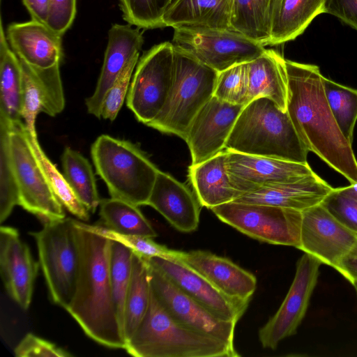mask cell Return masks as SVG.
Listing matches in <instances>:
<instances>
[{
	"label": "cell",
	"mask_w": 357,
	"mask_h": 357,
	"mask_svg": "<svg viewBox=\"0 0 357 357\" xmlns=\"http://www.w3.org/2000/svg\"><path fill=\"white\" fill-rule=\"evenodd\" d=\"M75 226L79 269L74 296L66 310L91 339L109 348L125 349L110 281L111 240L84 229L77 220Z\"/></svg>",
	"instance_id": "cell-2"
},
{
	"label": "cell",
	"mask_w": 357,
	"mask_h": 357,
	"mask_svg": "<svg viewBox=\"0 0 357 357\" xmlns=\"http://www.w3.org/2000/svg\"><path fill=\"white\" fill-rule=\"evenodd\" d=\"M179 259L229 297L250 301L255 291L256 277L227 258L197 250L182 251Z\"/></svg>",
	"instance_id": "cell-22"
},
{
	"label": "cell",
	"mask_w": 357,
	"mask_h": 357,
	"mask_svg": "<svg viewBox=\"0 0 357 357\" xmlns=\"http://www.w3.org/2000/svg\"><path fill=\"white\" fill-rule=\"evenodd\" d=\"M174 45L164 42L138 60L126 97V105L138 121L148 125L162 111L174 79Z\"/></svg>",
	"instance_id": "cell-10"
},
{
	"label": "cell",
	"mask_w": 357,
	"mask_h": 357,
	"mask_svg": "<svg viewBox=\"0 0 357 357\" xmlns=\"http://www.w3.org/2000/svg\"><path fill=\"white\" fill-rule=\"evenodd\" d=\"M326 97L333 115L346 139L352 144L357 121V89L324 77Z\"/></svg>",
	"instance_id": "cell-34"
},
{
	"label": "cell",
	"mask_w": 357,
	"mask_h": 357,
	"mask_svg": "<svg viewBox=\"0 0 357 357\" xmlns=\"http://www.w3.org/2000/svg\"><path fill=\"white\" fill-rule=\"evenodd\" d=\"M29 138L33 151L48 183L62 206L81 221L89 220L90 212L77 197L64 175L60 173L55 165L43 151L38 137H33L29 134Z\"/></svg>",
	"instance_id": "cell-35"
},
{
	"label": "cell",
	"mask_w": 357,
	"mask_h": 357,
	"mask_svg": "<svg viewBox=\"0 0 357 357\" xmlns=\"http://www.w3.org/2000/svg\"><path fill=\"white\" fill-rule=\"evenodd\" d=\"M352 285L354 287L357 295V282L353 283Z\"/></svg>",
	"instance_id": "cell-49"
},
{
	"label": "cell",
	"mask_w": 357,
	"mask_h": 357,
	"mask_svg": "<svg viewBox=\"0 0 357 357\" xmlns=\"http://www.w3.org/2000/svg\"><path fill=\"white\" fill-rule=\"evenodd\" d=\"M336 270L351 284L357 282V243L342 259Z\"/></svg>",
	"instance_id": "cell-46"
},
{
	"label": "cell",
	"mask_w": 357,
	"mask_h": 357,
	"mask_svg": "<svg viewBox=\"0 0 357 357\" xmlns=\"http://www.w3.org/2000/svg\"><path fill=\"white\" fill-rule=\"evenodd\" d=\"M349 190L356 197H357V183L356 184H350V185L347 186Z\"/></svg>",
	"instance_id": "cell-48"
},
{
	"label": "cell",
	"mask_w": 357,
	"mask_h": 357,
	"mask_svg": "<svg viewBox=\"0 0 357 357\" xmlns=\"http://www.w3.org/2000/svg\"><path fill=\"white\" fill-rule=\"evenodd\" d=\"M271 1L231 0V30L263 46L269 45L271 38Z\"/></svg>",
	"instance_id": "cell-31"
},
{
	"label": "cell",
	"mask_w": 357,
	"mask_h": 357,
	"mask_svg": "<svg viewBox=\"0 0 357 357\" xmlns=\"http://www.w3.org/2000/svg\"><path fill=\"white\" fill-rule=\"evenodd\" d=\"M225 149L188 168V177L202 206L212 208L234 202L241 194L231 185L225 167Z\"/></svg>",
	"instance_id": "cell-26"
},
{
	"label": "cell",
	"mask_w": 357,
	"mask_h": 357,
	"mask_svg": "<svg viewBox=\"0 0 357 357\" xmlns=\"http://www.w3.org/2000/svg\"><path fill=\"white\" fill-rule=\"evenodd\" d=\"M321 264L305 252L299 258L286 297L275 314L259 330L263 348L275 349L282 340L296 333L307 310Z\"/></svg>",
	"instance_id": "cell-12"
},
{
	"label": "cell",
	"mask_w": 357,
	"mask_h": 357,
	"mask_svg": "<svg viewBox=\"0 0 357 357\" xmlns=\"http://www.w3.org/2000/svg\"><path fill=\"white\" fill-rule=\"evenodd\" d=\"M20 61L22 72V119L29 134L37 137L35 125L38 113L55 116L65 107L59 64L42 69Z\"/></svg>",
	"instance_id": "cell-19"
},
{
	"label": "cell",
	"mask_w": 357,
	"mask_h": 357,
	"mask_svg": "<svg viewBox=\"0 0 357 357\" xmlns=\"http://www.w3.org/2000/svg\"><path fill=\"white\" fill-rule=\"evenodd\" d=\"M9 144L18 205L43 222L65 218L63 206L48 183L22 121L10 125Z\"/></svg>",
	"instance_id": "cell-8"
},
{
	"label": "cell",
	"mask_w": 357,
	"mask_h": 357,
	"mask_svg": "<svg viewBox=\"0 0 357 357\" xmlns=\"http://www.w3.org/2000/svg\"><path fill=\"white\" fill-rule=\"evenodd\" d=\"M231 0H174L167 10L164 26L231 29Z\"/></svg>",
	"instance_id": "cell-27"
},
{
	"label": "cell",
	"mask_w": 357,
	"mask_h": 357,
	"mask_svg": "<svg viewBox=\"0 0 357 357\" xmlns=\"http://www.w3.org/2000/svg\"><path fill=\"white\" fill-rule=\"evenodd\" d=\"M321 204L339 222L357 235V197L347 186L333 188Z\"/></svg>",
	"instance_id": "cell-41"
},
{
	"label": "cell",
	"mask_w": 357,
	"mask_h": 357,
	"mask_svg": "<svg viewBox=\"0 0 357 357\" xmlns=\"http://www.w3.org/2000/svg\"><path fill=\"white\" fill-rule=\"evenodd\" d=\"M125 350L135 357H236L229 344L193 331L174 319L152 289L149 309Z\"/></svg>",
	"instance_id": "cell-4"
},
{
	"label": "cell",
	"mask_w": 357,
	"mask_h": 357,
	"mask_svg": "<svg viewBox=\"0 0 357 357\" xmlns=\"http://www.w3.org/2000/svg\"><path fill=\"white\" fill-rule=\"evenodd\" d=\"M76 14V0H50L47 26L60 36L71 26Z\"/></svg>",
	"instance_id": "cell-44"
},
{
	"label": "cell",
	"mask_w": 357,
	"mask_h": 357,
	"mask_svg": "<svg viewBox=\"0 0 357 357\" xmlns=\"http://www.w3.org/2000/svg\"><path fill=\"white\" fill-rule=\"evenodd\" d=\"M326 0H271L269 45L293 40L319 15L326 13Z\"/></svg>",
	"instance_id": "cell-28"
},
{
	"label": "cell",
	"mask_w": 357,
	"mask_h": 357,
	"mask_svg": "<svg viewBox=\"0 0 357 357\" xmlns=\"http://www.w3.org/2000/svg\"><path fill=\"white\" fill-rule=\"evenodd\" d=\"M146 259L184 293L223 319L237 323L248 306L249 301L228 296L179 259Z\"/></svg>",
	"instance_id": "cell-17"
},
{
	"label": "cell",
	"mask_w": 357,
	"mask_h": 357,
	"mask_svg": "<svg viewBox=\"0 0 357 357\" xmlns=\"http://www.w3.org/2000/svg\"><path fill=\"white\" fill-rule=\"evenodd\" d=\"M357 243V235L321 204L302 211L299 250L335 270Z\"/></svg>",
	"instance_id": "cell-15"
},
{
	"label": "cell",
	"mask_w": 357,
	"mask_h": 357,
	"mask_svg": "<svg viewBox=\"0 0 357 357\" xmlns=\"http://www.w3.org/2000/svg\"><path fill=\"white\" fill-rule=\"evenodd\" d=\"M218 74L174 45L172 89L162 111L147 126L185 139L195 116L213 96Z\"/></svg>",
	"instance_id": "cell-6"
},
{
	"label": "cell",
	"mask_w": 357,
	"mask_h": 357,
	"mask_svg": "<svg viewBox=\"0 0 357 357\" xmlns=\"http://www.w3.org/2000/svg\"><path fill=\"white\" fill-rule=\"evenodd\" d=\"M63 175L81 202L93 213L99 206L96 178L88 160L79 152L65 148L61 155Z\"/></svg>",
	"instance_id": "cell-33"
},
{
	"label": "cell",
	"mask_w": 357,
	"mask_h": 357,
	"mask_svg": "<svg viewBox=\"0 0 357 357\" xmlns=\"http://www.w3.org/2000/svg\"><path fill=\"white\" fill-rule=\"evenodd\" d=\"M6 33L13 51L29 66L46 69L60 64L62 36L46 24L33 20L13 23Z\"/></svg>",
	"instance_id": "cell-23"
},
{
	"label": "cell",
	"mask_w": 357,
	"mask_h": 357,
	"mask_svg": "<svg viewBox=\"0 0 357 357\" xmlns=\"http://www.w3.org/2000/svg\"><path fill=\"white\" fill-rule=\"evenodd\" d=\"M248 103L266 97L287 111L288 77L285 59L278 52L266 49L261 56L248 63Z\"/></svg>",
	"instance_id": "cell-25"
},
{
	"label": "cell",
	"mask_w": 357,
	"mask_h": 357,
	"mask_svg": "<svg viewBox=\"0 0 357 357\" xmlns=\"http://www.w3.org/2000/svg\"><path fill=\"white\" fill-rule=\"evenodd\" d=\"M143 43L140 28H132L129 24L112 26L108 32V43L96 89L86 100L90 114L100 118L102 104L107 91L129 62L139 56Z\"/></svg>",
	"instance_id": "cell-20"
},
{
	"label": "cell",
	"mask_w": 357,
	"mask_h": 357,
	"mask_svg": "<svg viewBox=\"0 0 357 357\" xmlns=\"http://www.w3.org/2000/svg\"><path fill=\"white\" fill-rule=\"evenodd\" d=\"M173 44L218 73L261 56L264 46L231 29H174Z\"/></svg>",
	"instance_id": "cell-11"
},
{
	"label": "cell",
	"mask_w": 357,
	"mask_h": 357,
	"mask_svg": "<svg viewBox=\"0 0 357 357\" xmlns=\"http://www.w3.org/2000/svg\"><path fill=\"white\" fill-rule=\"evenodd\" d=\"M8 123L0 119V222L2 224L18 205V190L9 144Z\"/></svg>",
	"instance_id": "cell-37"
},
{
	"label": "cell",
	"mask_w": 357,
	"mask_h": 357,
	"mask_svg": "<svg viewBox=\"0 0 357 357\" xmlns=\"http://www.w3.org/2000/svg\"><path fill=\"white\" fill-rule=\"evenodd\" d=\"M287 111L303 144L328 166L357 183V160L328 105L319 66L285 59Z\"/></svg>",
	"instance_id": "cell-1"
},
{
	"label": "cell",
	"mask_w": 357,
	"mask_h": 357,
	"mask_svg": "<svg viewBox=\"0 0 357 357\" xmlns=\"http://www.w3.org/2000/svg\"><path fill=\"white\" fill-rule=\"evenodd\" d=\"M22 2L29 11L31 20L47 25L50 0H22Z\"/></svg>",
	"instance_id": "cell-47"
},
{
	"label": "cell",
	"mask_w": 357,
	"mask_h": 357,
	"mask_svg": "<svg viewBox=\"0 0 357 357\" xmlns=\"http://www.w3.org/2000/svg\"><path fill=\"white\" fill-rule=\"evenodd\" d=\"M173 0H119L123 18L143 29L164 27L163 17Z\"/></svg>",
	"instance_id": "cell-39"
},
{
	"label": "cell",
	"mask_w": 357,
	"mask_h": 357,
	"mask_svg": "<svg viewBox=\"0 0 357 357\" xmlns=\"http://www.w3.org/2000/svg\"><path fill=\"white\" fill-rule=\"evenodd\" d=\"M96 174L112 198L147 205L160 169L129 141L100 135L91 147Z\"/></svg>",
	"instance_id": "cell-5"
},
{
	"label": "cell",
	"mask_w": 357,
	"mask_h": 357,
	"mask_svg": "<svg viewBox=\"0 0 357 357\" xmlns=\"http://www.w3.org/2000/svg\"><path fill=\"white\" fill-rule=\"evenodd\" d=\"M132 254V251L124 245L111 240L110 281L114 303L122 330L125 301L131 279Z\"/></svg>",
	"instance_id": "cell-36"
},
{
	"label": "cell",
	"mask_w": 357,
	"mask_h": 357,
	"mask_svg": "<svg viewBox=\"0 0 357 357\" xmlns=\"http://www.w3.org/2000/svg\"><path fill=\"white\" fill-rule=\"evenodd\" d=\"M39 264L33 259L29 248L14 227H0V268L9 296L22 309L31 302L33 284Z\"/></svg>",
	"instance_id": "cell-18"
},
{
	"label": "cell",
	"mask_w": 357,
	"mask_h": 357,
	"mask_svg": "<svg viewBox=\"0 0 357 357\" xmlns=\"http://www.w3.org/2000/svg\"><path fill=\"white\" fill-rule=\"evenodd\" d=\"M15 356H48L69 357L72 356L66 350L57 347L54 343L38 337L32 333H27L14 349Z\"/></svg>",
	"instance_id": "cell-43"
},
{
	"label": "cell",
	"mask_w": 357,
	"mask_h": 357,
	"mask_svg": "<svg viewBox=\"0 0 357 357\" xmlns=\"http://www.w3.org/2000/svg\"><path fill=\"white\" fill-rule=\"evenodd\" d=\"M225 151V167L229 182L241 196L271 185L294 181L314 172L307 162Z\"/></svg>",
	"instance_id": "cell-14"
},
{
	"label": "cell",
	"mask_w": 357,
	"mask_h": 357,
	"mask_svg": "<svg viewBox=\"0 0 357 357\" xmlns=\"http://www.w3.org/2000/svg\"><path fill=\"white\" fill-rule=\"evenodd\" d=\"M78 222L84 229L109 240L119 242L130 249L134 253L145 259L152 257L179 259L181 255L182 251L169 249L165 245L155 242L151 237L123 234L105 227L91 225L79 220Z\"/></svg>",
	"instance_id": "cell-38"
},
{
	"label": "cell",
	"mask_w": 357,
	"mask_h": 357,
	"mask_svg": "<svg viewBox=\"0 0 357 357\" xmlns=\"http://www.w3.org/2000/svg\"><path fill=\"white\" fill-rule=\"evenodd\" d=\"M29 234L36 242L38 264L50 297L66 309L74 296L79 269L75 220L45 221L40 230Z\"/></svg>",
	"instance_id": "cell-7"
},
{
	"label": "cell",
	"mask_w": 357,
	"mask_h": 357,
	"mask_svg": "<svg viewBox=\"0 0 357 357\" xmlns=\"http://www.w3.org/2000/svg\"><path fill=\"white\" fill-rule=\"evenodd\" d=\"M99 208V215L107 229L127 235L158 236L137 206L111 197L100 199Z\"/></svg>",
	"instance_id": "cell-32"
},
{
	"label": "cell",
	"mask_w": 357,
	"mask_h": 357,
	"mask_svg": "<svg viewBox=\"0 0 357 357\" xmlns=\"http://www.w3.org/2000/svg\"><path fill=\"white\" fill-rule=\"evenodd\" d=\"M149 274L154 295L174 319L193 331L234 345L236 322L223 319L213 314L150 264Z\"/></svg>",
	"instance_id": "cell-13"
},
{
	"label": "cell",
	"mask_w": 357,
	"mask_h": 357,
	"mask_svg": "<svg viewBox=\"0 0 357 357\" xmlns=\"http://www.w3.org/2000/svg\"><path fill=\"white\" fill-rule=\"evenodd\" d=\"M147 205L180 231L192 232L199 226L202 206L196 195L169 174L160 170Z\"/></svg>",
	"instance_id": "cell-21"
},
{
	"label": "cell",
	"mask_w": 357,
	"mask_h": 357,
	"mask_svg": "<svg viewBox=\"0 0 357 357\" xmlns=\"http://www.w3.org/2000/svg\"><path fill=\"white\" fill-rule=\"evenodd\" d=\"M135 56L123 70L116 80L107 91L100 111V117L113 121L116 118L125 98L127 97L130 79L139 60Z\"/></svg>",
	"instance_id": "cell-42"
},
{
	"label": "cell",
	"mask_w": 357,
	"mask_h": 357,
	"mask_svg": "<svg viewBox=\"0 0 357 357\" xmlns=\"http://www.w3.org/2000/svg\"><path fill=\"white\" fill-rule=\"evenodd\" d=\"M333 190V187L313 172L294 181L245 194L234 202L268 204L303 211L320 204Z\"/></svg>",
	"instance_id": "cell-24"
},
{
	"label": "cell",
	"mask_w": 357,
	"mask_h": 357,
	"mask_svg": "<svg viewBox=\"0 0 357 357\" xmlns=\"http://www.w3.org/2000/svg\"><path fill=\"white\" fill-rule=\"evenodd\" d=\"M225 149L300 163L307 162L309 153L287 111L266 97L254 99L244 106Z\"/></svg>",
	"instance_id": "cell-3"
},
{
	"label": "cell",
	"mask_w": 357,
	"mask_h": 357,
	"mask_svg": "<svg viewBox=\"0 0 357 357\" xmlns=\"http://www.w3.org/2000/svg\"><path fill=\"white\" fill-rule=\"evenodd\" d=\"M151 293L149 264L146 259L133 252L131 279L123 314V331L126 342L146 315L150 304Z\"/></svg>",
	"instance_id": "cell-30"
},
{
	"label": "cell",
	"mask_w": 357,
	"mask_h": 357,
	"mask_svg": "<svg viewBox=\"0 0 357 357\" xmlns=\"http://www.w3.org/2000/svg\"><path fill=\"white\" fill-rule=\"evenodd\" d=\"M248 63L234 66L219 73L213 96L234 105L248 104Z\"/></svg>",
	"instance_id": "cell-40"
},
{
	"label": "cell",
	"mask_w": 357,
	"mask_h": 357,
	"mask_svg": "<svg viewBox=\"0 0 357 357\" xmlns=\"http://www.w3.org/2000/svg\"><path fill=\"white\" fill-rule=\"evenodd\" d=\"M325 8L326 13L357 31V0H326Z\"/></svg>",
	"instance_id": "cell-45"
},
{
	"label": "cell",
	"mask_w": 357,
	"mask_h": 357,
	"mask_svg": "<svg viewBox=\"0 0 357 357\" xmlns=\"http://www.w3.org/2000/svg\"><path fill=\"white\" fill-rule=\"evenodd\" d=\"M245 105L213 96L198 112L187 131L191 165L202 162L225 149L227 139Z\"/></svg>",
	"instance_id": "cell-16"
},
{
	"label": "cell",
	"mask_w": 357,
	"mask_h": 357,
	"mask_svg": "<svg viewBox=\"0 0 357 357\" xmlns=\"http://www.w3.org/2000/svg\"><path fill=\"white\" fill-rule=\"evenodd\" d=\"M0 22V119L10 124L22 121V72Z\"/></svg>",
	"instance_id": "cell-29"
},
{
	"label": "cell",
	"mask_w": 357,
	"mask_h": 357,
	"mask_svg": "<svg viewBox=\"0 0 357 357\" xmlns=\"http://www.w3.org/2000/svg\"><path fill=\"white\" fill-rule=\"evenodd\" d=\"M223 222L258 241L299 248L302 211L231 202L211 209Z\"/></svg>",
	"instance_id": "cell-9"
}]
</instances>
